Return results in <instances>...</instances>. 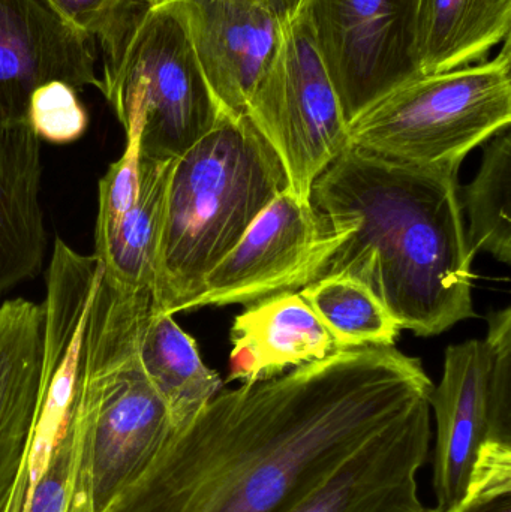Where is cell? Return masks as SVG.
<instances>
[{
	"mask_svg": "<svg viewBox=\"0 0 511 512\" xmlns=\"http://www.w3.org/2000/svg\"><path fill=\"white\" fill-rule=\"evenodd\" d=\"M429 400L381 430L299 501L279 512H425L420 469L432 444Z\"/></svg>",
	"mask_w": 511,
	"mask_h": 512,
	"instance_id": "30bf717a",
	"label": "cell"
},
{
	"mask_svg": "<svg viewBox=\"0 0 511 512\" xmlns=\"http://www.w3.org/2000/svg\"><path fill=\"white\" fill-rule=\"evenodd\" d=\"M228 382H257L344 351L299 291L254 301L231 328Z\"/></svg>",
	"mask_w": 511,
	"mask_h": 512,
	"instance_id": "9a60e30c",
	"label": "cell"
},
{
	"mask_svg": "<svg viewBox=\"0 0 511 512\" xmlns=\"http://www.w3.org/2000/svg\"><path fill=\"white\" fill-rule=\"evenodd\" d=\"M434 384L395 346L344 349L222 390L105 512H279Z\"/></svg>",
	"mask_w": 511,
	"mask_h": 512,
	"instance_id": "6da1fadb",
	"label": "cell"
},
{
	"mask_svg": "<svg viewBox=\"0 0 511 512\" xmlns=\"http://www.w3.org/2000/svg\"><path fill=\"white\" fill-rule=\"evenodd\" d=\"M510 38L492 60L402 84L348 125V146L398 164L459 171L511 123Z\"/></svg>",
	"mask_w": 511,
	"mask_h": 512,
	"instance_id": "8992f818",
	"label": "cell"
},
{
	"mask_svg": "<svg viewBox=\"0 0 511 512\" xmlns=\"http://www.w3.org/2000/svg\"><path fill=\"white\" fill-rule=\"evenodd\" d=\"M41 140L29 125L0 129V294L41 270Z\"/></svg>",
	"mask_w": 511,
	"mask_h": 512,
	"instance_id": "e0dca14e",
	"label": "cell"
},
{
	"mask_svg": "<svg viewBox=\"0 0 511 512\" xmlns=\"http://www.w3.org/2000/svg\"><path fill=\"white\" fill-rule=\"evenodd\" d=\"M511 135L503 129L491 138L476 179L464 189L462 213L467 219L473 254L488 252L504 264L511 262Z\"/></svg>",
	"mask_w": 511,
	"mask_h": 512,
	"instance_id": "44dd1931",
	"label": "cell"
},
{
	"mask_svg": "<svg viewBox=\"0 0 511 512\" xmlns=\"http://www.w3.org/2000/svg\"><path fill=\"white\" fill-rule=\"evenodd\" d=\"M152 309V291L114 285L101 271L84 325L77 382L98 512L143 474L176 433L138 355L141 327Z\"/></svg>",
	"mask_w": 511,
	"mask_h": 512,
	"instance_id": "277c9868",
	"label": "cell"
},
{
	"mask_svg": "<svg viewBox=\"0 0 511 512\" xmlns=\"http://www.w3.org/2000/svg\"><path fill=\"white\" fill-rule=\"evenodd\" d=\"M153 2H159V0H153Z\"/></svg>",
	"mask_w": 511,
	"mask_h": 512,
	"instance_id": "f1b7e54d",
	"label": "cell"
},
{
	"mask_svg": "<svg viewBox=\"0 0 511 512\" xmlns=\"http://www.w3.org/2000/svg\"><path fill=\"white\" fill-rule=\"evenodd\" d=\"M425 512H438L437 510H435L434 507H428L426 508V511Z\"/></svg>",
	"mask_w": 511,
	"mask_h": 512,
	"instance_id": "83f0119b",
	"label": "cell"
},
{
	"mask_svg": "<svg viewBox=\"0 0 511 512\" xmlns=\"http://www.w3.org/2000/svg\"><path fill=\"white\" fill-rule=\"evenodd\" d=\"M458 512H511V495L482 499V501L465 505Z\"/></svg>",
	"mask_w": 511,
	"mask_h": 512,
	"instance_id": "4316f807",
	"label": "cell"
},
{
	"mask_svg": "<svg viewBox=\"0 0 511 512\" xmlns=\"http://www.w3.org/2000/svg\"><path fill=\"white\" fill-rule=\"evenodd\" d=\"M93 45L47 0H0V129L27 125L33 92L50 81L99 89Z\"/></svg>",
	"mask_w": 511,
	"mask_h": 512,
	"instance_id": "7c38bea8",
	"label": "cell"
},
{
	"mask_svg": "<svg viewBox=\"0 0 511 512\" xmlns=\"http://www.w3.org/2000/svg\"><path fill=\"white\" fill-rule=\"evenodd\" d=\"M491 349L485 340L449 346L443 379L429 394L435 417L432 487L435 510L458 512L471 469L488 436Z\"/></svg>",
	"mask_w": 511,
	"mask_h": 512,
	"instance_id": "4fadbf2b",
	"label": "cell"
},
{
	"mask_svg": "<svg viewBox=\"0 0 511 512\" xmlns=\"http://www.w3.org/2000/svg\"><path fill=\"white\" fill-rule=\"evenodd\" d=\"M227 2L255 6V8L267 9V11L275 12L282 17H287L299 5L300 0H227Z\"/></svg>",
	"mask_w": 511,
	"mask_h": 512,
	"instance_id": "484cf974",
	"label": "cell"
},
{
	"mask_svg": "<svg viewBox=\"0 0 511 512\" xmlns=\"http://www.w3.org/2000/svg\"><path fill=\"white\" fill-rule=\"evenodd\" d=\"M347 234L333 230L311 200L282 191L204 282L197 307L251 304L315 282Z\"/></svg>",
	"mask_w": 511,
	"mask_h": 512,
	"instance_id": "9c48e42d",
	"label": "cell"
},
{
	"mask_svg": "<svg viewBox=\"0 0 511 512\" xmlns=\"http://www.w3.org/2000/svg\"><path fill=\"white\" fill-rule=\"evenodd\" d=\"M246 116L281 159L291 191L311 200L315 180L348 147V123L303 0L285 18Z\"/></svg>",
	"mask_w": 511,
	"mask_h": 512,
	"instance_id": "52a82bcc",
	"label": "cell"
},
{
	"mask_svg": "<svg viewBox=\"0 0 511 512\" xmlns=\"http://www.w3.org/2000/svg\"><path fill=\"white\" fill-rule=\"evenodd\" d=\"M287 188L281 159L248 116L221 111L213 128L171 167L153 310H194L210 271Z\"/></svg>",
	"mask_w": 511,
	"mask_h": 512,
	"instance_id": "3957f363",
	"label": "cell"
},
{
	"mask_svg": "<svg viewBox=\"0 0 511 512\" xmlns=\"http://www.w3.org/2000/svg\"><path fill=\"white\" fill-rule=\"evenodd\" d=\"M458 173L398 164L348 146L312 185L315 209L347 234L317 280H359L416 336H435L473 318L476 255Z\"/></svg>",
	"mask_w": 511,
	"mask_h": 512,
	"instance_id": "7a4b0ae2",
	"label": "cell"
},
{
	"mask_svg": "<svg viewBox=\"0 0 511 512\" xmlns=\"http://www.w3.org/2000/svg\"><path fill=\"white\" fill-rule=\"evenodd\" d=\"M27 125L39 140L68 144L83 137L89 117L74 87L63 81H50L33 92Z\"/></svg>",
	"mask_w": 511,
	"mask_h": 512,
	"instance_id": "603a6c76",
	"label": "cell"
},
{
	"mask_svg": "<svg viewBox=\"0 0 511 512\" xmlns=\"http://www.w3.org/2000/svg\"><path fill=\"white\" fill-rule=\"evenodd\" d=\"M72 29L99 44L122 29L149 0H47Z\"/></svg>",
	"mask_w": 511,
	"mask_h": 512,
	"instance_id": "d4e9b609",
	"label": "cell"
},
{
	"mask_svg": "<svg viewBox=\"0 0 511 512\" xmlns=\"http://www.w3.org/2000/svg\"><path fill=\"white\" fill-rule=\"evenodd\" d=\"M511 0H416L420 72L437 74L483 62L510 38Z\"/></svg>",
	"mask_w": 511,
	"mask_h": 512,
	"instance_id": "ac0fdd59",
	"label": "cell"
},
{
	"mask_svg": "<svg viewBox=\"0 0 511 512\" xmlns=\"http://www.w3.org/2000/svg\"><path fill=\"white\" fill-rule=\"evenodd\" d=\"M173 162L144 158L135 144H126L99 180L93 255L114 285L153 294Z\"/></svg>",
	"mask_w": 511,
	"mask_h": 512,
	"instance_id": "8fae6325",
	"label": "cell"
},
{
	"mask_svg": "<svg viewBox=\"0 0 511 512\" xmlns=\"http://www.w3.org/2000/svg\"><path fill=\"white\" fill-rule=\"evenodd\" d=\"M183 5L195 56L219 110L246 116L275 59L287 17L227 0H183Z\"/></svg>",
	"mask_w": 511,
	"mask_h": 512,
	"instance_id": "5bb4252c",
	"label": "cell"
},
{
	"mask_svg": "<svg viewBox=\"0 0 511 512\" xmlns=\"http://www.w3.org/2000/svg\"><path fill=\"white\" fill-rule=\"evenodd\" d=\"M84 438L86 423L77 394L66 432L33 423L26 456L0 495V512H65Z\"/></svg>",
	"mask_w": 511,
	"mask_h": 512,
	"instance_id": "ffe728a7",
	"label": "cell"
},
{
	"mask_svg": "<svg viewBox=\"0 0 511 512\" xmlns=\"http://www.w3.org/2000/svg\"><path fill=\"white\" fill-rule=\"evenodd\" d=\"M101 47L99 90L141 156L174 161L213 128L221 110L195 56L183 0H149Z\"/></svg>",
	"mask_w": 511,
	"mask_h": 512,
	"instance_id": "5b68a950",
	"label": "cell"
},
{
	"mask_svg": "<svg viewBox=\"0 0 511 512\" xmlns=\"http://www.w3.org/2000/svg\"><path fill=\"white\" fill-rule=\"evenodd\" d=\"M348 125L420 77L416 0H303Z\"/></svg>",
	"mask_w": 511,
	"mask_h": 512,
	"instance_id": "ba28073f",
	"label": "cell"
},
{
	"mask_svg": "<svg viewBox=\"0 0 511 512\" xmlns=\"http://www.w3.org/2000/svg\"><path fill=\"white\" fill-rule=\"evenodd\" d=\"M299 292L342 348L395 346L402 328L377 295L359 280L323 277Z\"/></svg>",
	"mask_w": 511,
	"mask_h": 512,
	"instance_id": "7402d4cb",
	"label": "cell"
},
{
	"mask_svg": "<svg viewBox=\"0 0 511 512\" xmlns=\"http://www.w3.org/2000/svg\"><path fill=\"white\" fill-rule=\"evenodd\" d=\"M44 334V304L12 298L0 306V495L32 438Z\"/></svg>",
	"mask_w": 511,
	"mask_h": 512,
	"instance_id": "2e32d148",
	"label": "cell"
},
{
	"mask_svg": "<svg viewBox=\"0 0 511 512\" xmlns=\"http://www.w3.org/2000/svg\"><path fill=\"white\" fill-rule=\"evenodd\" d=\"M173 316L150 310L141 327L138 355L179 432L222 391V381L203 363L194 337Z\"/></svg>",
	"mask_w": 511,
	"mask_h": 512,
	"instance_id": "d6986e66",
	"label": "cell"
},
{
	"mask_svg": "<svg viewBox=\"0 0 511 512\" xmlns=\"http://www.w3.org/2000/svg\"><path fill=\"white\" fill-rule=\"evenodd\" d=\"M489 427L485 442L511 445V309L489 316ZM483 442V444H485Z\"/></svg>",
	"mask_w": 511,
	"mask_h": 512,
	"instance_id": "cb8c5ba5",
	"label": "cell"
}]
</instances>
